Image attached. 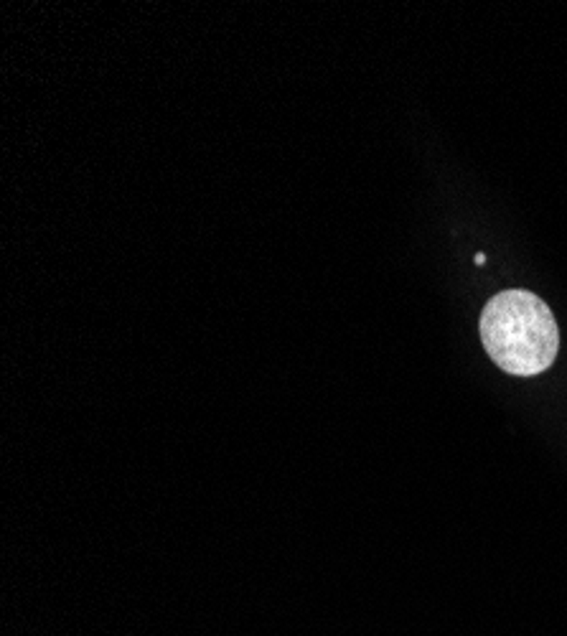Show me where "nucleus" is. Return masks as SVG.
Segmentation results:
<instances>
[{
  "instance_id": "f257e3e1",
  "label": "nucleus",
  "mask_w": 567,
  "mask_h": 636,
  "mask_svg": "<svg viewBox=\"0 0 567 636\" xmlns=\"http://www.w3.org/2000/svg\"><path fill=\"white\" fill-rule=\"evenodd\" d=\"M481 341L506 374L534 377L552 367L559 352L557 321L539 295L504 290L484 306Z\"/></svg>"
}]
</instances>
